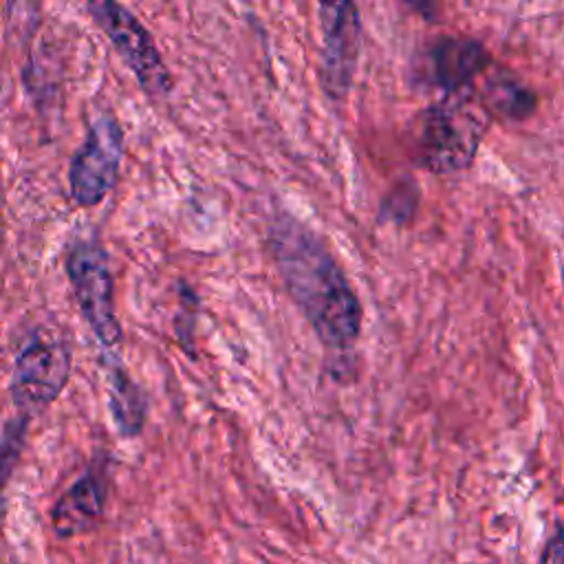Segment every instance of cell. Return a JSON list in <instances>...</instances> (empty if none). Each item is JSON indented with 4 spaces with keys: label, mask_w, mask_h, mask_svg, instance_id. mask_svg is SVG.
<instances>
[{
    "label": "cell",
    "mask_w": 564,
    "mask_h": 564,
    "mask_svg": "<svg viewBox=\"0 0 564 564\" xmlns=\"http://www.w3.org/2000/svg\"><path fill=\"white\" fill-rule=\"evenodd\" d=\"M269 249L282 284L330 350H348L361 330V304L322 238L289 212L275 214Z\"/></svg>",
    "instance_id": "6da1fadb"
},
{
    "label": "cell",
    "mask_w": 564,
    "mask_h": 564,
    "mask_svg": "<svg viewBox=\"0 0 564 564\" xmlns=\"http://www.w3.org/2000/svg\"><path fill=\"white\" fill-rule=\"evenodd\" d=\"M491 117L474 88L443 95L425 106L410 123V150L414 163L445 176L467 170L480 148Z\"/></svg>",
    "instance_id": "7a4b0ae2"
},
{
    "label": "cell",
    "mask_w": 564,
    "mask_h": 564,
    "mask_svg": "<svg viewBox=\"0 0 564 564\" xmlns=\"http://www.w3.org/2000/svg\"><path fill=\"white\" fill-rule=\"evenodd\" d=\"M88 11L110 44L137 77L139 86L154 97H165L172 90V75L150 35L134 13L126 7L104 0L90 2Z\"/></svg>",
    "instance_id": "3957f363"
},
{
    "label": "cell",
    "mask_w": 564,
    "mask_h": 564,
    "mask_svg": "<svg viewBox=\"0 0 564 564\" xmlns=\"http://www.w3.org/2000/svg\"><path fill=\"white\" fill-rule=\"evenodd\" d=\"M66 275L95 337L104 346H115L121 339V326L115 315V291L106 251L90 240L75 242L66 256Z\"/></svg>",
    "instance_id": "277c9868"
},
{
    "label": "cell",
    "mask_w": 564,
    "mask_h": 564,
    "mask_svg": "<svg viewBox=\"0 0 564 564\" xmlns=\"http://www.w3.org/2000/svg\"><path fill=\"white\" fill-rule=\"evenodd\" d=\"M68 375L70 348L64 337L37 330L18 352L11 377L13 401L29 412L42 410L62 392Z\"/></svg>",
    "instance_id": "5b68a950"
},
{
    "label": "cell",
    "mask_w": 564,
    "mask_h": 564,
    "mask_svg": "<svg viewBox=\"0 0 564 564\" xmlns=\"http://www.w3.org/2000/svg\"><path fill=\"white\" fill-rule=\"evenodd\" d=\"M123 156V132L115 117L99 115L75 152L68 167L70 196L82 207H93L112 189Z\"/></svg>",
    "instance_id": "8992f818"
},
{
    "label": "cell",
    "mask_w": 564,
    "mask_h": 564,
    "mask_svg": "<svg viewBox=\"0 0 564 564\" xmlns=\"http://www.w3.org/2000/svg\"><path fill=\"white\" fill-rule=\"evenodd\" d=\"M322 46L317 57V77L330 99H344L350 90L359 46H361V18L352 2L319 4Z\"/></svg>",
    "instance_id": "52a82bcc"
},
{
    "label": "cell",
    "mask_w": 564,
    "mask_h": 564,
    "mask_svg": "<svg viewBox=\"0 0 564 564\" xmlns=\"http://www.w3.org/2000/svg\"><path fill=\"white\" fill-rule=\"evenodd\" d=\"M494 64L485 44L469 35H443L436 40L423 64V77L445 95L474 88V79Z\"/></svg>",
    "instance_id": "ba28073f"
},
{
    "label": "cell",
    "mask_w": 564,
    "mask_h": 564,
    "mask_svg": "<svg viewBox=\"0 0 564 564\" xmlns=\"http://www.w3.org/2000/svg\"><path fill=\"white\" fill-rule=\"evenodd\" d=\"M106 489L99 476L84 474L55 502L51 522L59 538H73L93 531L104 516Z\"/></svg>",
    "instance_id": "9c48e42d"
},
{
    "label": "cell",
    "mask_w": 564,
    "mask_h": 564,
    "mask_svg": "<svg viewBox=\"0 0 564 564\" xmlns=\"http://www.w3.org/2000/svg\"><path fill=\"white\" fill-rule=\"evenodd\" d=\"M474 93L491 119L498 117L509 121H522L533 115L538 106V97L529 88V84H524L509 68L487 70L482 88Z\"/></svg>",
    "instance_id": "30bf717a"
},
{
    "label": "cell",
    "mask_w": 564,
    "mask_h": 564,
    "mask_svg": "<svg viewBox=\"0 0 564 564\" xmlns=\"http://www.w3.org/2000/svg\"><path fill=\"white\" fill-rule=\"evenodd\" d=\"M108 405L123 436H137L143 430L145 397L119 364L108 366Z\"/></svg>",
    "instance_id": "8fae6325"
},
{
    "label": "cell",
    "mask_w": 564,
    "mask_h": 564,
    "mask_svg": "<svg viewBox=\"0 0 564 564\" xmlns=\"http://www.w3.org/2000/svg\"><path fill=\"white\" fill-rule=\"evenodd\" d=\"M540 564H564V546H562V527L560 522H555L551 538L546 540L542 555H540Z\"/></svg>",
    "instance_id": "7c38bea8"
}]
</instances>
